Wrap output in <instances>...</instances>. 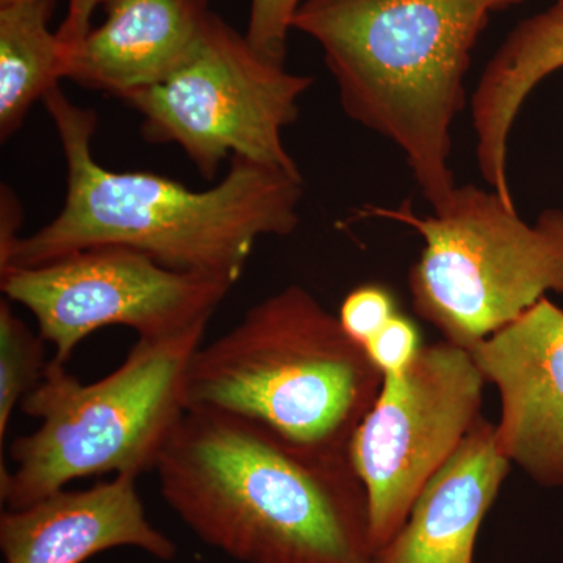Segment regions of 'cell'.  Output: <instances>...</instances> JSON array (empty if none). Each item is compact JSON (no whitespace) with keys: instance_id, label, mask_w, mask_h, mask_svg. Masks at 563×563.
<instances>
[{"instance_id":"cell-1","label":"cell","mask_w":563,"mask_h":563,"mask_svg":"<svg viewBox=\"0 0 563 563\" xmlns=\"http://www.w3.org/2000/svg\"><path fill=\"white\" fill-rule=\"evenodd\" d=\"M154 472L173 512L235 561L374 563L368 498L350 451L187 409Z\"/></svg>"},{"instance_id":"cell-2","label":"cell","mask_w":563,"mask_h":563,"mask_svg":"<svg viewBox=\"0 0 563 563\" xmlns=\"http://www.w3.org/2000/svg\"><path fill=\"white\" fill-rule=\"evenodd\" d=\"M43 102L65 155V203L54 220L21 236L0 274L88 247L124 246L176 272L236 284L258 240L298 229L301 174L233 157L220 184L198 191L161 174L113 172L92 154L95 111L70 102L58 85Z\"/></svg>"},{"instance_id":"cell-3","label":"cell","mask_w":563,"mask_h":563,"mask_svg":"<svg viewBox=\"0 0 563 563\" xmlns=\"http://www.w3.org/2000/svg\"><path fill=\"white\" fill-rule=\"evenodd\" d=\"M523 0H303L292 31L317 41L340 103L402 152L432 210L451 198L453 124L493 13Z\"/></svg>"},{"instance_id":"cell-4","label":"cell","mask_w":563,"mask_h":563,"mask_svg":"<svg viewBox=\"0 0 563 563\" xmlns=\"http://www.w3.org/2000/svg\"><path fill=\"white\" fill-rule=\"evenodd\" d=\"M384 374L317 298L290 285L192 354L187 409L235 413L292 442L350 451Z\"/></svg>"},{"instance_id":"cell-5","label":"cell","mask_w":563,"mask_h":563,"mask_svg":"<svg viewBox=\"0 0 563 563\" xmlns=\"http://www.w3.org/2000/svg\"><path fill=\"white\" fill-rule=\"evenodd\" d=\"M209 322L143 339L113 373L81 384L47 362L22 412L40 421L10 444L14 466L0 470V499L16 510L81 477L152 472L184 417L185 379Z\"/></svg>"},{"instance_id":"cell-6","label":"cell","mask_w":563,"mask_h":563,"mask_svg":"<svg viewBox=\"0 0 563 563\" xmlns=\"http://www.w3.org/2000/svg\"><path fill=\"white\" fill-rule=\"evenodd\" d=\"M358 217L401 222L421 236L409 272L415 310L466 350L548 291L563 295V210H544L529 224L498 192L466 184L431 217L415 213L410 201L366 206Z\"/></svg>"},{"instance_id":"cell-7","label":"cell","mask_w":563,"mask_h":563,"mask_svg":"<svg viewBox=\"0 0 563 563\" xmlns=\"http://www.w3.org/2000/svg\"><path fill=\"white\" fill-rule=\"evenodd\" d=\"M312 85L313 77L265 57L213 13L172 76L124 101L139 111L144 140L181 147L207 180L233 157L301 174L284 132Z\"/></svg>"},{"instance_id":"cell-8","label":"cell","mask_w":563,"mask_h":563,"mask_svg":"<svg viewBox=\"0 0 563 563\" xmlns=\"http://www.w3.org/2000/svg\"><path fill=\"white\" fill-rule=\"evenodd\" d=\"M485 383L472 352L448 340L422 346L406 372L384 376L350 443L368 498L374 558L401 531L422 487L483 418Z\"/></svg>"},{"instance_id":"cell-9","label":"cell","mask_w":563,"mask_h":563,"mask_svg":"<svg viewBox=\"0 0 563 563\" xmlns=\"http://www.w3.org/2000/svg\"><path fill=\"white\" fill-rule=\"evenodd\" d=\"M235 282L176 272L124 246H96L0 274L9 301L35 317L52 361L66 365L88 335L111 325L143 339L173 335L209 322Z\"/></svg>"},{"instance_id":"cell-10","label":"cell","mask_w":563,"mask_h":563,"mask_svg":"<svg viewBox=\"0 0 563 563\" xmlns=\"http://www.w3.org/2000/svg\"><path fill=\"white\" fill-rule=\"evenodd\" d=\"M501 396L499 450L532 479L563 487V310L540 299L470 347Z\"/></svg>"},{"instance_id":"cell-11","label":"cell","mask_w":563,"mask_h":563,"mask_svg":"<svg viewBox=\"0 0 563 563\" xmlns=\"http://www.w3.org/2000/svg\"><path fill=\"white\" fill-rule=\"evenodd\" d=\"M173 561L176 544L147 520L136 477L118 474L88 490H58L0 517L3 563H84L114 548Z\"/></svg>"},{"instance_id":"cell-12","label":"cell","mask_w":563,"mask_h":563,"mask_svg":"<svg viewBox=\"0 0 563 563\" xmlns=\"http://www.w3.org/2000/svg\"><path fill=\"white\" fill-rule=\"evenodd\" d=\"M106 18L66 55L65 79L122 99L161 84L201 40L209 0H103Z\"/></svg>"},{"instance_id":"cell-13","label":"cell","mask_w":563,"mask_h":563,"mask_svg":"<svg viewBox=\"0 0 563 563\" xmlns=\"http://www.w3.org/2000/svg\"><path fill=\"white\" fill-rule=\"evenodd\" d=\"M510 465L495 426L481 418L422 487L401 531L374 563H473L477 531Z\"/></svg>"},{"instance_id":"cell-14","label":"cell","mask_w":563,"mask_h":563,"mask_svg":"<svg viewBox=\"0 0 563 563\" xmlns=\"http://www.w3.org/2000/svg\"><path fill=\"white\" fill-rule=\"evenodd\" d=\"M563 68V0L521 21L485 66L472 95V125L481 176L515 207L509 140L533 88Z\"/></svg>"},{"instance_id":"cell-15","label":"cell","mask_w":563,"mask_h":563,"mask_svg":"<svg viewBox=\"0 0 563 563\" xmlns=\"http://www.w3.org/2000/svg\"><path fill=\"white\" fill-rule=\"evenodd\" d=\"M54 0H0V139L65 79V51L51 31Z\"/></svg>"},{"instance_id":"cell-16","label":"cell","mask_w":563,"mask_h":563,"mask_svg":"<svg viewBox=\"0 0 563 563\" xmlns=\"http://www.w3.org/2000/svg\"><path fill=\"white\" fill-rule=\"evenodd\" d=\"M44 339L14 313L9 299L0 301V443L5 442L14 409L40 383L44 362Z\"/></svg>"},{"instance_id":"cell-17","label":"cell","mask_w":563,"mask_h":563,"mask_svg":"<svg viewBox=\"0 0 563 563\" xmlns=\"http://www.w3.org/2000/svg\"><path fill=\"white\" fill-rule=\"evenodd\" d=\"M396 313L393 292L384 285L366 284L354 288L343 299L336 317L344 331L365 346Z\"/></svg>"},{"instance_id":"cell-18","label":"cell","mask_w":563,"mask_h":563,"mask_svg":"<svg viewBox=\"0 0 563 563\" xmlns=\"http://www.w3.org/2000/svg\"><path fill=\"white\" fill-rule=\"evenodd\" d=\"M303 0H251L250 22L244 33L251 46L272 60L285 63L292 18Z\"/></svg>"},{"instance_id":"cell-19","label":"cell","mask_w":563,"mask_h":563,"mask_svg":"<svg viewBox=\"0 0 563 563\" xmlns=\"http://www.w3.org/2000/svg\"><path fill=\"white\" fill-rule=\"evenodd\" d=\"M421 347L420 332H418L417 325L409 318L399 313H396L365 344L368 357L384 376L406 372Z\"/></svg>"},{"instance_id":"cell-20","label":"cell","mask_w":563,"mask_h":563,"mask_svg":"<svg viewBox=\"0 0 563 563\" xmlns=\"http://www.w3.org/2000/svg\"><path fill=\"white\" fill-rule=\"evenodd\" d=\"M102 2L103 0H69L68 13L57 31L63 51H65V62L66 55L90 32L92 13L102 7Z\"/></svg>"},{"instance_id":"cell-21","label":"cell","mask_w":563,"mask_h":563,"mask_svg":"<svg viewBox=\"0 0 563 563\" xmlns=\"http://www.w3.org/2000/svg\"><path fill=\"white\" fill-rule=\"evenodd\" d=\"M0 191V263H3L20 242L22 210L20 199L10 187L2 185Z\"/></svg>"}]
</instances>
